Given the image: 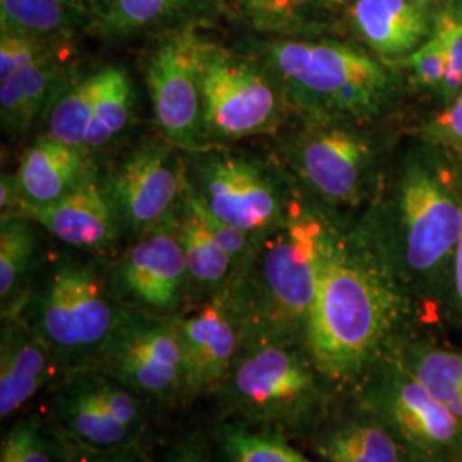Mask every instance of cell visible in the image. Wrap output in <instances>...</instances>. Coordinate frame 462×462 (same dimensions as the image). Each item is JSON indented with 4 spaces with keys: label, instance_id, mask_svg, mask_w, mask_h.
Masks as SVG:
<instances>
[{
    "label": "cell",
    "instance_id": "obj_1",
    "mask_svg": "<svg viewBox=\"0 0 462 462\" xmlns=\"http://www.w3.org/2000/svg\"><path fill=\"white\" fill-rule=\"evenodd\" d=\"M358 225L406 297L452 305L462 236V180L444 154L406 151L380 177Z\"/></svg>",
    "mask_w": 462,
    "mask_h": 462
},
{
    "label": "cell",
    "instance_id": "obj_2",
    "mask_svg": "<svg viewBox=\"0 0 462 462\" xmlns=\"http://www.w3.org/2000/svg\"><path fill=\"white\" fill-rule=\"evenodd\" d=\"M406 301L360 226L336 223L303 334L315 368L332 380L358 375L391 339Z\"/></svg>",
    "mask_w": 462,
    "mask_h": 462
},
{
    "label": "cell",
    "instance_id": "obj_3",
    "mask_svg": "<svg viewBox=\"0 0 462 462\" xmlns=\"http://www.w3.org/2000/svg\"><path fill=\"white\" fill-rule=\"evenodd\" d=\"M334 225L301 190L280 223L255 235L228 288L244 329L271 339L305 334Z\"/></svg>",
    "mask_w": 462,
    "mask_h": 462
},
{
    "label": "cell",
    "instance_id": "obj_4",
    "mask_svg": "<svg viewBox=\"0 0 462 462\" xmlns=\"http://www.w3.org/2000/svg\"><path fill=\"white\" fill-rule=\"evenodd\" d=\"M247 51L280 79L305 122L366 124L396 91L394 74L364 50L334 40L254 38Z\"/></svg>",
    "mask_w": 462,
    "mask_h": 462
},
{
    "label": "cell",
    "instance_id": "obj_5",
    "mask_svg": "<svg viewBox=\"0 0 462 462\" xmlns=\"http://www.w3.org/2000/svg\"><path fill=\"white\" fill-rule=\"evenodd\" d=\"M26 322L51 349L57 362L98 360L127 309L112 281L98 267L72 257L50 265L40 288L28 298Z\"/></svg>",
    "mask_w": 462,
    "mask_h": 462
},
{
    "label": "cell",
    "instance_id": "obj_6",
    "mask_svg": "<svg viewBox=\"0 0 462 462\" xmlns=\"http://www.w3.org/2000/svg\"><path fill=\"white\" fill-rule=\"evenodd\" d=\"M185 180L206 211L254 236L280 223L301 192L286 168L225 146L185 152Z\"/></svg>",
    "mask_w": 462,
    "mask_h": 462
},
{
    "label": "cell",
    "instance_id": "obj_7",
    "mask_svg": "<svg viewBox=\"0 0 462 462\" xmlns=\"http://www.w3.org/2000/svg\"><path fill=\"white\" fill-rule=\"evenodd\" d=\"M202 105L209 148L276 134L291 114L278 76L259 57L216 42L204 59Z\"/></svg>",
    "mask_w": 462,
    "mask_h": 462
},
{
    "label": "cell",
    "instance_id": "obj_8",
    "mask_svg": "<svg viewBox=\"0 0 462 462\" xmlns=\"http://www.w3.org/2000/svg\"><path fill=\"white\" fill-rule=\"evenodd\" d=\"M364 125L303 120V127L282 143L284 168L322 208H356L374 196L379 152Z\"/></svg>",
    "mask_w": 462,
    "mask_h": 462
},
{
    "label": "cell",
    "instance_id": "obj_9",
    "mask_svg": "<svg viewBox=\"0 0 462 462\" xmlns=\"http://www.w3.org/2000/svg\"><path fill=\"white\" fill-rule=\"evenodd\" d=\"M185 28L154 40L144 59V83L160 135L183 152L208 149L202 70L213 40Z\"/></svg>",
    "mask_w": 462,
    "mask_h": 462
},
{
    "label": "cell",
    "instance_id": "obj_10",
    "mask_svg": "<svg viewBox=\"0 0 462 462\" xmlns=\"http://www.w3.org/2000/svg\"><path fill=\"white\" fill-rule=\"evenodd\" d=\"M122 228L143 236L173 226L185 198V152L146 137L105 179Z\"/></svg>",
    "mask_w": 462,
    "mask_h": 462
},
{
    "label": "cell",
    "instance_id": "obj_11",
    "mask_svg": "<svg viewBox=\"0 0 462 462\" xmlns=\"http://www.w3.org/2000/svg\"><path fill=\"white\" fill-rule=\"evenodd\" d=\"M98 362L106 377L135 394L165 401L185 387L182 341L175 315L127 310Z\"/></svg>",
    "mask_w": 462,
    "mask_h": 462
},
{
    "label": "cell",
    "instance_id": "obj_12",
    "mask_svg": "<svg viewBox=\"0 0 462 462\" xmlns=\"http://www.w3.org/2000/svg\"><path fill=\"white\" fill-rule=\"evenodd\" d=\"M380 421L416 462H446L462 454V425L396 358L372 389Z\"/></svg>",
    "mask_w": 462,
    "mask_h": 462
},
{
    "label": "cell",
    "instance_id": "obj_13",
    "mask_svg": "<svg viewBox=\"0 0 462 462\" xmlns=\"http://www.w3.org/2000/svg\"><path fill=\"white\" fill-rule=\"evenodd\" d=\"M231 394L254 420L288 421L310 410L317 399V382L297 351L281 339L261 337L236 365Z\"/></svg>",
    "mask_w": 462,
    "mask_h": 462
},
{
    "label": "cell",
    "instance_id": "obj_14",
    "mask_svg": "<svg viewBox=\"0 0 462 462\" xmlns=\"http://www.w3.org/2000/svg\"><path fill=\"white\" fill-rule=\"evenodd\" d=\"M110 281L116 295L129 298L139 310L177 312L190 281L175 225L139 236L116 261Z\"/></svg>",
    "mask_w": 462,
    "mask_h": 462
},
{
    "label": "cell",
    "instance_id": "obj_15",
    "mask_svg": "<svg viewBox=\"0 0 462 462\" xmlns=\"http://www.w3.org/2000/svg\"><path fill=\"white\" fill-rule=\"evenodd\" d=\"M185 366V394H202L221 383L236 360L244 324L230 291L217 293L192 312L175 315Z\"/></svg>",
    "mask_w": 462,
    "mask_h": 462
},
{
    "label": "cell",
    "instance_id": "obj_16",
    "mask_svg": "<svg viewBox=\"0 0 462 462\" xmlns=\"http://www.w3.org/2000/svg\"><path fill=\"white\" fill-rule=\"evenodd\" d=\"M19 216L43 226L60 244L93 254L114 247L122 228L105 179L93 166L60 200L45 208H24Z\"/></svg>",
    "mask_w": 462,
    "mask_h": 462
},
{
    "label": "cell",
    "instance_id": "obj_17",
    "mask_svg": "<svg viewBox=\"0 0 462 462\" xmlns=\"http://www.w3.org/2000/svg\"><path fill=\"white\" fill-rule=\"evenodd\" d=\"M223 16V0H106L93 30L106 42L152 40L185 28H204Z\"/></svg>",
    "mask_w": 462,
    "mask_h": 462
},
{
    "label": "cell",
    "instance_id": "obj_18",
    "mask_svg": "<svg viewBox=\"0 0 462 462\" xmlns=\"http://www.w3.org/2000/svg\"><path fill=\"white\" fill-rule=\"evenodd\" d=\"M57 358L21 315L2 317L0 416L7 420L53 377Z\"/></svg>",
    "mask_w": 462,
    "mask_h": 462
},
{
    "label": "cell",
    "instance_id": "obj_19",
    "mask_svg": "<svg viewBox=\"0 0 462 462\" xmlns=\"http://www.w3.org/2000/svg\"><path fill=\"white\" fill-rule=\"evenodd\" d=\"M89 152L42 135L23 152L17 168L19 213L45 208L67 196L89 171ZM17 213V215H19Z\"/></svg>",
    "mask_w": 462,
    "mask_h": 462
},
{
    "label": "cell",
    "instance_id": "obj_20",
    "mask_svg": "<svg viewBox=\"0 0 462 462\" xmlns=\"http://www.w3.org/2000/svg\"><path fill=\"white\" fill-rule=\"evenodd\" d=\"M347 17L365 45L383 59L413 53L430 33L420 0H353Z\"/></svg>",
    "mask_w": 462,
    "mask_h": 462
},
{
    "label": "cell",
    "instance_id": "obj_21",
    "mask_svg": "<svg viewBox=\"0 0 462 462\" xmlns=\"http://www.w3.org/2000/svg\"><path fill=\"white\" fill-rule=\"evenodd\" d=\"M67 49L47 53L5 81H0V116L2 129L11 135L30 131L36 118L45 116L50 103L66 83L70 69L67 67Z\"/></svg>",
    "mask_w": 462,
    "mask_h": 462
},
{
    "label": "cell",
    "instance_id": "obj_22",
    "mask_svg": "<svg viewBox=\"0 0 462 462\" xmlns=\"http://www.w3.org/2000/svg\"><path fill=\"white\" fill-rule=\"evenodd\" d=\"M328 11L329 0H223V16L261 38H314Z\"/></svg>",
    "mask_w": 462,
    "mask_h": 462
},
{
    "label": "cell",
    "instance_id": "obj_23",
    "mask_svg": "<svg viewBox=\"0 0 462 462\" xmlns=\"http://www.w3.org/2000/svg\"><path fill=\"white\" fill-rule=\"evenodd\" d=\"M55 411L60 427L76 446L110 450L133 446L137 435L105 410L93 389L91 377L72 380L57 396Z\"/></svg>",
    "mask_w": 462,
    "mask_h": 462
},
{
    "label": "cell",
    "instance_id": "obj_24",
    "mask_svg": "<svg viewBox=\"0 0 462 462\" xmlns=\"http://www.w3.org/2000/svg\"><path fill=\"white\" fill-rule=\"evenodd\" d=\"M175 230L182 245L189 281L200 288L213 290L215 295L230 288L238 264L216 242L185 182V198L175 221Z\"/></svg>",
    "mask_w": 462,
    "mask_h": 462
},
{
    "label": "cell",
    "instance_id": "obj_25",
    "mask_svg": "<svg viewBox=\"0 0 462 462\" xmlns=\"http://www.w3.org/2000/svg\"><path fill=\"white\" fill-rule=\"evenodd\" d=\"M89 19L69 0H0V32L69 47Z\"/></svg>",
    "mask_w": 462,
    "mask_h": 462
},
{
    "label": "cell",
    "instance_id": "obj_26",
    "mask_svg": "<svg viewBox=\"0 0 462 462\" xmlns=\"http://www.w3.org/2000/svg\"><path fill=\"white\" fill-rule=\"evenodd\" d=\"M34 221L26 216L5 215L0 221V300L2 317L21 315L28 295L36 254Z\"/></svg>",
    "mask_w": 462,
    "mask_h": 462
},
{
    "label": "cell",
    "instance_id": "obj_27",
    "mask_svg": "<svg viewBox=\"0 0 462 462\" xmlns=\"http://www.w3.org/2000/svg\"><path fill=\"white\" fill-rule=\"evenodd\" d=\"M135 93L129 72L122 66L98 69V88L93 103L91 122L86 134L84 149L91 154L108 148L125 133L131 124Z\"/></svg>",
    "mask_w": 462,
    "mask_h": 462
},
{
    "label": "cell",
    "instance_id": "obj_28",
    "mask_svg": "<svg viewBox=\"0 0 462 462\" xmlns=\"http://www.w3.org/2000/svg\"><path fill=\"white\" fill-rule=\"evenodd\" d=\"M402 450L380 420L341 425L315 444V452L328 462H404Z\"/></svg>",
    "mask_w": 462,
    "mask_h": 462
},
{
    "label": "cell",
    "instance_id": "obj_29",
    "mask_svg": "<svg viewBox=\"0 0 462 462\" xmlns=\"http://www.w3.org/2000/svg\"><path fill=\"white\" fill-rule=\"evenodd\" d=\"M397 358L462 425V351L414 343Z\"/></svg>",
    "mask_w": 462,
    "mask_h": 462
},
{
    "label": "cell",
    "instance_id": "obj_30",
    "mask_svg": "<svg viewBox=\"0 0 462 462\" xmlns=\"http://www.w3.org/2000/svg\"><path fill=\"white\" fill-rule=\"evenodd\" d=\"M97 88L98 69L86 74H76L70 70L66 83L55 95L45 114L49 131L45 135L69 146L84 149Z\"/></svg>",
    "mask_w": 462,
    "mask_h": 462
},
{
    "label": "cell",
    "instance_id": "obj_31",
    "mask_svg": "<svg viewBox=\"0 0 462 462\" xmlns=\"http://www.w3.org/2000/svg\"><path fill=\"white\" fill-rule=\"evenodd\" d=\"M221 448L228 462H310L281 437L244 425H226Z\"/></svg>",
    "mask_w": 462,
    "mask_h": 462
},
{
    "label": "cell",
    "instance_id": "obj_32",
    "mask_svg": "<svg viewBox=\"0 0 462 462\" xmlns=\"http://www.w3.org/2000/svg\"><path fill=\"white\" fill-rule=\"evenodd\" d=\"M444 45L447 55V74L440 88V97L450 103L462 89V2H457L439 16L433 26Z\"/></svg>",
    "mask_w": 462,
    "mask_h": 462
},
{
    "label": "cell",
    "instance_id": "obj_33",
    "mask_svg": "<svg viewBox=\"0 0 462 462\" xmlns=\"http://www.w3.org/2000/svg\"><path fill=\"white\" fill-rule=\"evenodd\" d=\"M0 462H53L47 431L36 420L17 421L2 442Z\"/></svg>",
    "mask_w": 462,
    "mask_h": 462
},
{
    "label": "cell",
    "instance_id": "obj_34",
    "mask_svg": "<svg viewBox=\"0 0 462 462\" xmlns=\"http://www.w3.org/2000/svg\"><path fill=\"white\" fill-rule=\"evenodd\" d=\"M57 49L67 47L51 45L26 34L0 32V81L9 79L19 70L32 66Z\"/></svg>",
    "mask_w": 462,
    "mask_h": 462
},
{
    "label": "cell",
    "instance_id": "obj_35",
    "mask_svg": "<svg viewBox=\"0 0 462 462\" xmlns=\"http://www.w3.org/2000/svg\"><path fill=\"white\" fill-rule=\"evenodd\" d=\"M410 67L421 86L440 91L447 74V55L440 38L431 33L413 53H410Z\"/></svg>",
    "mask_w": 462,
    "mask_h": 462
},
{
    "label": "cell",
    "instance_id": "obj_36",
    "mask_svg": "<svg viewBox=\"0 0 462 462\" xmlns=\"http://www.w3.org/2000/svg\"><path fill=\"white\" fill-rule=\"evenodd\" d=\"M429 134L433 141L462 152V89L456 98L447 103L444 112L433 118Z\"/></svg>",
    "mask_w": 462,
    "mask_h": 462
},
{
    "label": "cell",
    "instance_id": "obj_37",
    "mask_svg": "<svg viewBox=\"0 0 462 462\" xmlns=\"http://www.w3.org/2000/svg\"><path fill=\"white\" fill-rule=\"evenodd\" d=\"M69 462H144V457L134 444L110 448V450H95V448L79 447V450L70 456Z\"/></svg>",
    "mask_w": 462,
    "mask_h": 462
},
{
    "label": "cell",
    "instance_id": "obj_38",
    "mask_svg": "<svg viewBox=\"0 0 462 462\" xmlns=\"http://www.w3.org/2000/svg\"><path fill=\"white\" fill-rule=\"evenodd\" d=\"M452 307L459 314L462 320V236L456 250L454 261V281H452Z\"/></svg>",
    "mask_w": 462,
    "mask_h": 462
},
{
    "label": "cell",
    "instance_id": "obj_39",
    "mask_svg": "<svg viewBox=\"0 0 462 462\" xmlns=\"http://www.w3.org/2000/svg\"><path fill=\"white\" fill-rule=\"evenodd\" d=\"M168 462H208V457L204 448L199 446L198 442H187L177 447V450H173Z\"/></svg>",
    "mask_w": 462,
    "mask_h": 462
}]
</instances>
